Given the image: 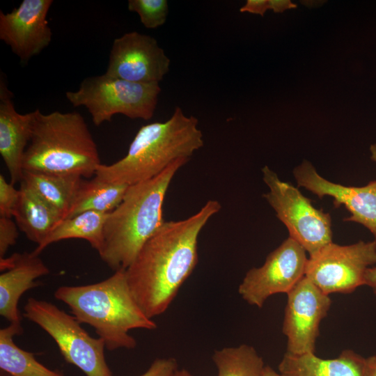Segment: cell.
Returning a JSON list of instances; mask_svg holds the SVG:
<instances>
[{
  "label": "cell",
  "mask_w": 376,
  "mask_h": 376,
  "mask_svg": "<svg viewBox=\"0 0 376 376\" xmlns=\"http://www.w3.org/2000/svg\"><path fill=\"white\" fill-rule=\"evenodd\" d=\"M370 151L371 153L370 159L376 162V143L372 144L370 147Z\"/></svg>",
  "instance_id": "836d02e7"
},
{
  "label": "cell",
  "mask_w": 376,
  "mask_h": 376,
  "mask_svg": "<svg viewBox=\"0 0 376 376\" xmlns=\"http://www.w3.org/2000/svg\"><path fill=\"white\" fill-rule=\"evenodd\" d=\"M220 210L217 201L210 200L184 220L164 221L125 269L130 290L148 318L164 313L192 273L198 235Z\"/></svg>",
  "instance_id": "6da1fadb"
},
{
  "label": "cell",
  "mask_w": 376,
  "mask_h": 376,
  "mask_svg": "<svg viewBox=\"0 0 376 376\" xmlns=\"http://www.w3.org/2000/svg\"><path fill=\"white\" fill-rule=\"evenodd\" d=\"M54 297L65 303L80 322L93 327L109 350L132 349L135 338L129 331L152 330L155 322L148 318L135 301L127 283L125 269L107 279L83 285H62Z\"/></svg>",
  "instance_id": "3957f363"
},
{
  "label": "cell",
  "mask_w": 376,
  "mask_h": 376,
  "mask_svg": "<svg viewBox=\"0 0 376 376\" xmlns=\"http://www.w3.org/2000/svg\"><path fill=\"white\" fill-rule=\"evenodd\" d=\"M283 334L287 337L286 352L293 355L315 353L321 321L331 301L305 276L287 294Z\"/></svg>",
  "instance_id": "8fae6325"
},
{
  "label": "cell",
  "mask_w": 376,
  "mask_h": 376,
  "mask_svg": "<svg viewBox=\"0 0 376 376\" xmlns=\"http://www.w3.org/2000/svg\"><path fill=\"white\" fill-rule=\"evenodd\" d=\"M4 76L0 79V154L10 175V182H21L23 159L31 136L33 112L18 113Z\"/></svg>",
  "instance_id": "9a60e30c"
},
{
  "label": "cell",
  "mask_w": 376,
  "mask_h": 376,
  "mask_svg": "<svg viewBox=\"0 0 376 376\" xmlns=\"http://www.w3.org/2000/svg\"><path fill=\"white\" fill-rule=\"evenodd\" d=\"M376 264V241L350 245L333 242L309 256L307 277L324 294H347L365 285L367 269Z\"/></svg>",
  "instance_id": "9c48e42d"
},
{
  "label": "cell",
  "mask_w": 376,
  "mask_h": 376,
  "mask_svg": "<svg viewBox=\"0 0 376 376\" xmlns=\"http://www.w3.org/2000/svg\"><path fill=\"white\" fill-rule=\"evenodd\" d=\"M19 189L12 182H8L3 175H0V217L11 218L19 201Z\"/></svg>",
  "instance_id": "d4e9b609"
},
{
  "label": "cell",
  "mask_w": 376,
  "mask_h": 376,
  "mask_svg": "<svg viewBox=\"0 0 376 376\" xmlns=\"http://www.w3.org/2000/svg\"><path fill=\"white\" fill-rule=\"evenodd\" d=\"M129 185L82 179L65 219L86 211L109 213L122 201Z\"/></svg>",
  "instance_id": "7402d4cb"
},
{
  "label": "cell",
  "mask_w": 376,
  "mask_h": 376,
  "mask_svg": "<svg viewBox=\"0 0 376 376\" xmlns=\"http://www.w3.org/2000/svg\"><path fill=\"white\" fill-rule=\"evenodd\" d=\"M177 369L178 364L175 359H157L145 373L139 376H171Z\"/></svg>",
  "instance_id": "4316f807"
},
{
  "label": "cell",
  "mask_w": 376,
  "mask_h": 376,
  "mask_svg": "<svg viewBox=\"0 0 376 376\" xmlns=\"http://www.w3.org/2000/svg\"><path fill=\"white\" fill-rule=\"evenodd\" d=\"M82 178L77 175L24 171L20 183L38 194L65 218Z\"/></svg>",
  "instance_id": "d6986e66"
},
{
  "label": "cell",
  "mask_w": 376,
  "mask_h": 376,
  "mask_svg": "<svg viewBox=\"0 0 376 376\" xmlns=\"http://www.w3.org/2000/svg\"><path fill=\"white\" fill-rule=\"evenodd\" d=\"M365 376H376V356L366 358Z\"/></svg>",
  "instance_id": "4dcf8cb0"
},
{
  "label": "cell",
  "mask_w": 376,
  "mask_h": 376,
  "mask_svg": "<svg viewBox=\"0 0 376 376\" xmlns=\"http://www.w3.org/2000/svg\"><path fill=\"white\" fill-rule=\"evenodd\" d=\"M170 64L155 38L133 31L113 40L105 74L134 83L159 84Z\"/></svg>",
  "instance_id": "7c38bea8"
},
{
  "label": "cell",
  "mask_w": 376,
  "mask_h": 376,
  "mask_svg": "<svg viewBox=\"0 0 376 376\" xmlns=\"http://www.w3.org/2000/svg\"><path fill=\"white\" fill-rule=\"evenodd\" d=\"M109 213L86 211L61 221L33 251L40 254L47 246L67 239H83L97 252L103 241L104 226Z\"/></svg>",
  "instance_id": "ffe728a7"
},
{
  "label": "cell",
  "mask_w": 376,
  "mask_h": 376,
  "mask_svg": "<svg viewBox=\"0 0 376 376\" xmlns=\"http://www.w3.org/2000/svg\"><path fill=\"white\" fill-rule=\"evenodd\" d=\"M24 311L26 318L54 340L66 362L79 368L86 376H113L105 360L104 340L90 336L73 315L33 297L28 299Z\"/></svg>",
  "instance_id": "52a82bcc"
},
{
  "label": "cell",
  "mask_w": 376,
  "mask_h": 376,
  "mask_svg": "<svg viewBox=\"0 0 376 376\" xmlns=\"http://www.w3.org/2000/svg\"><path fill=\"white\" fill-rule=\"evenodd\" d=\"M128 10L136 13L142 24L148 29H156L166 21L169 4L166 0H129Z\"/></svg>",
  "instance_id": "cb8c5ba5"
},
{
  "label": "cell",
  "mask_w": 376,
  "mask_h": 376,
  "mask_svg": "<svg viewBox=\"0 0 376 376\" xmlns=\"http://www.w3.org/2000/svg\"><path fill=\"white\" fill-rule=\"evenodd\" d=\"M161 91L158 83H134L104 73L85 78L77 91H67L65 97L74 107H85L93 124L100 126L116 114L151 119Z\"/></svg>",
  "instance_id": "8992f818"
},
{
  "label": "cell",
  "mask_w": 376,
  "mask_h": 376,
  "mask_svg": "<svg viewBox=\"0 0 376 376\" xmlns=\"http://www.w3.org/2000/svg\"><path fill=\"white\" fill-rule=\"evenodd\" d=\"M17 228L11 218L0 217V258H4L8 249L16 243Z\"/></svg>",
  "instance_id": "484cf974"
},
{
  "label": "cell",
  "mask_w": 376,
  "mask_h": 376,
  "mask_svg": "<svg viewBox=\"0 0 376 376\" xmlns=\"http://www.w3.org/2000/svg\"><path fill=\"white\" fill-rule=\"evenodd\" d=\"M366 358L345 350L334 359H322L308 353L285 352L279 365L281 376H365Z\"/></svg>",
  "instance_id": "e0dca14e"
},
{
  "label": "cell",
  "mask_w": 376,
  "mask_h": 376,
  "mask_svg": "<svg viewBox=\"0 0 376 376\" xmlns=\"http://www.w3.org/2000/svg\"><path fill=\"white\" fill-rule=\"evenodd\" d=\"M262 172L263 181L269 187L263 196L288 228L289 237L309 256L332 242L330 214L314 207L298 188L281 180L267 166L263 168Z\"/></svg>",
  "instance_id": "ba28073f"
},
{
  "label": "cell",
  "mask_w": 376,
  "mask_h": 376,
  "mask_svg": "<svg viewBox=\"0 0 376 376\" xmlns=\"http://www.w3.org/2000/svg\"><path fill=\"white\" fill-rule=\"evenodd\" d=\"M171 376H194L186 369H177Z\"/></svg>",
  "instance_id": "d6a6232c"
},
{
  "label": "cell",
  "mask_w": 376,
  "mask_h": 376,
  "mask_svg": "<svg viewBox=\"0 0 376 376\" xmlns=\"http://www.w3.org/2000/svg\"><path fill=\"white\" fill-rule=\"evenodd\" d=\"M298 187H301L317 195L334 198V205H344L351 215L345 221L359 223L373 235L376 241V180L363 187H347L326 180L318 174L307 160L293 171Z\"/></svg>",
  "instance_id": "5bb4252c"
},
{
  "label": "cell",
  "mask_w": 376,
  "mask_h": 376,
  "mask_svg": "<svg viewBox=\"0 0 376 376\" xmlns=\"http://www.w3.org/2000/svg\"><path fill=\"white\" fill-rule=\"evenodd\" d=\"M365 285L370 287L376 296V266L367 269L365 274Z\"/></svg>",
  "instance_id": "f546056e"
},
{
  "label": "cell",
  "mask_w": 376,
  "mask_h": 376,
  "mask_svg": "<svg viewBox=\"0 0 376 376\" xmlns=\"http://www.w3.org/2000/svg\"><path fill=\"white\" fill-rule=\"evenodd\" d=\"M21 334V324L10 323L0 329L1 369L11 376H63L38 362L32 353L19 347L13 338Z\"/></svg>",
  "instance_id": "44dd1931"
},
{
  "label": "cell",
  "mask_w": 376,
  "mask_h": 376,
  "mask_svg": "<svg viewBox=\"0 0 376 376\" xmlns=\"http://www.w3.org/2000/svg\"><path fill=\"white\" fill-rule=\"evenodd\" d=\"M20 184L19 199L13 217L26 237L39 245L63 217L35 191Z\"/></svg>",
  "instance_id": "ac0fdd59"
},
{
  "label": "cell",
  "mask_w": 376,
  "mask_h": 376,
  "mask_svg": "<svg viewBox=\"0 0 376 376\" xmlns=\"http://www.w3.org/2000/svg\"><path fill=\"white\" fill-rule=\"evenodd\" d=\"M0 315L10 323L21 324L18 302L27 290L38 285L35 280L49 273L34 251L15 253L0 258Z\"/></svg>",
  "instance_id": "2e32d148"
},
{
  "label": "cell",
  "mask_w": 376,
  "mask_h": 376,
  "mask_svg": "<svg viewBox=\"0 0 376 376\" xmlns=\"http://www.w3.org/2000/svg\"><path fill=\"white\" fill-rule=\"evenodd\" d=\"M198 120L176 107L167 120L142 126L126 155L113 164H100L95 178L113 184L132 185L150 180L174 162L189 160L204 145Z\"/></svg>",
  "instance_id": "7a4b0ae2"
},
{
  "label": "cell",
  "mask_w": 376,
  "mask_h": 376,
  "mask_svg": "<svg viewBox=\"0 0 376 376\" xmlns=\"http://www.w3.org/2000/svg\"><path fill=\"white\" fill-rule=\"evenodd\" d=\"M188 161L178 160L156 177L129 185L121 203L109 213L98 253L114 272L126 269L164 223L162 206L167 190Z\"/></svg>",
  "instance_id": "277c9868"
},
{
  "label": "cell",
  "mask_w": 376,
  "mask_h": 376,
  "mask_svg": "<svg viewBox=\"0 0 376 376\" xmlns=\"http://www.w3.org/2000/svg\"><path fill=\"white\" fill-rule=\"evenodd\" d=\"M212 360L217 376H263L265 366L255 348L246 344L217 350Z\"/></svg>",
  "instance_id": "603a6c76"
},
{
  "label": "cell",
  "mask_w": 376,
  "mask_h": 376,
  "mask_svg": "<svg viewBox=\"0 0 376 376\" xmlns=\"http://www.w3.org/2000/svg\"><path fill=\"white\" fill-rule=\"evenodd\" d=\"M263 376H281L279 373L275 371L272 368L269 366H265Z\"/></svg>",
  "instance_id": "1f68e13d"
},
{
  "label": "cell",
  "mask_w": 376,
  "mask_h": 376,
  "mask_svg": "<svg viewBox=\"0 0 376 376\" xmlns=\"http://www.w3.org/2000/svg\"><path fill=\"white\" fill-rule=\"evenodd\" d=\"M306 251L288 237L267 256L264 264L249 269L238 288L249 304L261 308L272 295L288 294L305 276Z\"/></svg>",
  "instance_id": "30bf717a"
},
{
  "label": "cell",
  "mask_w": 376,
  "mask_h": 376,
  "mask_svg": "<svg viewBox=\"0 0 376 376\" xmlns=\"http://www.w3.org/2000/svg\"><path fill=\"white\" fill-rule=\"evenodd\" d=\"M268 9V0H247L240 8V12H248L263 16Z\"/></svg>",
  "instance_id": "83f0119b"
},
{
  "label": "cell",
  "mask_w": 376,
  "mask_h": 376,
  "mask_svg": "<svg viewBox=\"0 0 376 376\" xmlns=\"http://www.w3.org/2000/svg\"><path fill=\"white\" fill-rule=\"evenodd\" d=\"M52 3V0H23L10 13L0 11V39L22 63H26L51 42L47 17Z\"/></svg>",
  "instance_id": "4fadbf2b"
},
{
  "label": "cell",
  "mask_w": 376,
  "mask_h": 376,
  "mask_svg": "<svg viewBox=\"0 0 376 376\" xmlns=\"http://www.w3.org/2000/svg\"><path fill=\"white\" fill-rule=\"evenodd\" d=\"M269 9L274 13H283L285 10L296 8L297 5L290 0H268Z\"/></svg>",
  "instance_id": "f1b7e54d"
},
{
  "label": "cell",
  "mask_w": 376,
  "mask_h": 376,
  "mask_svg": "<svg viewBox=\"0 0 376 376\" xmlns=\"http://www.w3.org/2000/svg\"><path fill=\"white\" fill-rule=\"evenodd\" d=\"M33 112L23 170L91 178L101 164L95 141L77 111Z\"/></svg>",
  "instance_id": "5b68a950"
}]
</instances>
